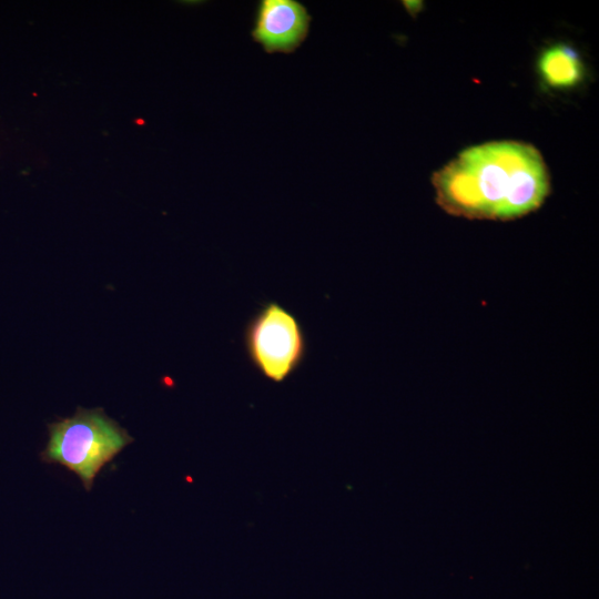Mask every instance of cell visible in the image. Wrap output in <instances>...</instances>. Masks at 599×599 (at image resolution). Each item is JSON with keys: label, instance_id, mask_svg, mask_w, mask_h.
<instances>
[{"label": "cell", "instance_id": "obj_1", "mask_svg": "<svg viewBox=\"0 0 599 599\" xmlns=\"http://www.w3.org/2000/svg\"><path fill=\"white\" fill-rule=\"evenodd\" d=\"M432 184L441 210L468 220L520 219L538 210L550 192L541 153L512 140L465 149L433 174Z\"/></svg>", "mask_w": 599, "mask_h": 599}, {"label": "cell", "instance_id": "obj_2", "mask_svg": "<svg viewBox=\"0 0 599 599\" xmlns=\"http://www.w3.org/2000/svg\"><path fill=\"white\" fill-rule=\"evenodd\" d=\"M48 430L49 440L40 454L41 460L74 473L87 491L100 470L133 441L128 430L103 408L78 407L72 417L49 424Z\"/></svg>", "mask_w": 599, "mask_h": 599}, {"label": "cell", "instance_id": "obj_3", "mask_svg": "<svg viewBox=\"0 0 599 599\" xmlns=\"http://www.w3.org/2000/svg\"><path fill=\"white\" fill-rule=\"evenodd\" d=\"M243 344L251 365L276 384L288 379L307 354L306 335L300 319L275 301L263 304L248 319Z\"/></svg>", "mask_w": 599, "mask_h": 599}, {"label": "cell", "instance_id": "obj_4", "mask_svg": "<svg viewBox=\"0 0 599 599\" xmlns=\"http://www.w3.org/2000/svg\"><path fill=\"white\" fill-rule=\"evenodd\" d=\"M311 19L295 0H262L251 34L267 53H291L306 39Z\"/></svg>", "mask_w": 599, "mask_h": 599}, {"label": "cell", "instance_id": "obj_5", "mask_svg": "<svg viewBox=\"0 0 599 599\" xmlns=\"http://www.w3.org/2000/svg\"><path fill=\"white\" fill-rule=\"evenodd\" d=\"M538 69L544 82L556 89L575 87L583 77V65L578 53L565 44L545 49L539 57Z\"/></svg>", "mask_w": 599, "mask_h": 599}, {"label": "cell", "instance_id": "obj_6", "mask_svg": "<svg viewBox=\"0 0 599 599\" xmlns=\"http://www.w3.org/2000/svg\"><path fill=\"white\" fill-rule=\"evenodd\" d=\"M403 3L407 8L409 13H417L418 8L422 7V2L417 1H404Z\"/></svg>", "mask_w": 599, "mask_h": 599}]
</instances>
